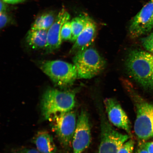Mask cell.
Returning <instances> with one entry per match:
<instances>
[{
  "instance_id": "cell-1",
  "label": "cell",
  "mask_w": 153,
  "mask_h": 153,
  "mask_svg": "<svg viewBox=\"0 0 153 153\" xmlns=\"http://www.w3.org/2000/svg\"><path fill=\"white\" fill-rule=\"evenodd\" d=\"M126 66L130 76L146 89L153 90V55L134 50L128 55Z\"/></svg>"
},
{
  "instance_id": "cell-2",
  "label": "cell",
  "mask_w": 153,
  "mask_h": 153,
  "mask_svg": "<svg viewBox=\"0 0 153 153\" xmlns=\"http://www.w3.org/2000/svg\"><path fill=\"white\" fill-rule=\"evenodd\" d=\"M76 93L48 89L42 97L41 110L44 119L50 121L55 117L71 111L75 105Z\"/></svg>"
},
{
  "instance_id": "cell-3",
  "label": "cell",
  "mask_w": 153,
  "mask_h": 153,
  "mask_svg": "<svg viewBox=\"0 0 153 153\" xmlns=\"http://www.w3.org/2000/svg\"><path fill=\"white\" fill-rule=\"evenodd\" d=\"M78 77L91 79L104 70L106 62L96 50L91 47L76 53L73 58Z\"/></svg>"
},
{
  "instance_id": "cell-4",
  "label": "cell",
  "mask_w": 153,
  "mask_h": 153,
  "mask_svg": "<svg viewBox=\"0 0 153 153\" xmlns=\"http://www.w3.org/2000/svg\"><path fill=\"white\" fill-rule=\"evenodd\" d=\"M40 68L55 85L59 87L71 85L78 77L74 65L64 61H45L40 64Z\"/></svg>"
},
{
  "instance_id": "cell-5",
  "label": "cell",
  "mask_w": 153,
  "mask_h": 153,
  "mask_svg": "<svg viewBox=\"0 0 153 153\" xmlns=\"http://www.w3.org/2000/svg\"><path fill=\"white\" fill-rule=\"evenodd\" d=\"M130 92L136 107L134 126L135 134L141 140H147L153 137V105L143 100L133 91Z\"/></svg>"
},
{
  "instance_id": "cell-6",
  "label": "cell",
  "mask_w": 153,
  "mask_h": 153,
  "mask_svg": "<svg viewBox=\"0 0 153 153\" xmlns=\"http://www.w3.org/2000/svg\"><path fill=\"white\" fill-rule=\"evenodd\" d=\"M106 117L101 118V141L97 153H117L124 143L130 138L128 134L119 132Z\"/></svg>"
},
{
  "instance_id": "cell-7",
  "label": "cell",
  "mask_w": 153,
  "mask_h": 153,
  "mask_svg": "<svg viewBox=\"0 0 153 153\" xmlns=\"http://www.w3.org/2000/svg\"><path fill=\"white\" fill-rule=\"evenodd\" d=\"M52 129L62 146L68 147L72 142L77 120L73 111L55 117L50 121Z\"/></svg>"
},
{
  "instance_id": "cell-8",
  "label": "cell",
  "mask_w": 153,
  "mask_h": 153,
  "mask_svg": "<svg viewBox=\"0 0 153 153\" xmlns=\"http://www.w3.org/2000/svg\"><path fill=\"white\" fill-rule=\"evenodd\" d=\"M89 122L87 112L82 110L77 120L72 141L74 153H82L90 144L91 134Z\"/></svg>"
},
{
  "instance_id": "cell-9",
  "label": "cell",
  "mask_w": 153,
  "mask_h": 153,
  "mask_svg": "<svg viewBox=\"0 0 153 153\" xmlns=\"http://www.w3.org/2000/svg\"><path fill=\"white\" fill-rule=\"evenodd\" d=\"M108 120L116 127L131 133V125L128 117L121 105L115 99L107 98L104 101Z\"/></svg>"
},
{
  "instance_id": "cell-10",
  "label": "cell",
  "mask_w": 153,
  "mask_h": 153,
  "mask_svg": "<svg viewBox=\"0 0 153 153\" xmlns=\"http://www.w3.org/2000/svg\"><path fill=\"white\" fill-rule=\"evenodd\" d=\"M70 18V14L64 8L57 14L55 22L48 30L47 44L45 48L47 53L52 52L60 47L62 41L61 37L62 27Z\"/></svg>"
},
{
  "instance_id": "cell-11",
  "label": "cell",
  "mask_w": 153,
  "mask_h": 153,
  "mask_svg": "<svg viewBox=\"0 0 153 153\" xmlns=\"http://www.w3.org/2000/svg\"><path fill=\"white\" fill-rule=\"evenodd\" d=\"M153 14V0L144 6L132 19L129 28L130 37L137 38L143 35V31Z\"/></svg>"
},
{
  "instance_id": "cell-12",
  "label": "cell",
  "mask_w": 153,
  "mask_h": 153,
  "mask_svg": "<svg viewBox=\"0 0 153 153\" xmlns=\"http://www.w3.org/2000/svg\"><path fill=\"white\" fill-rule=\"evenodd\" d=\"M97 26L91 19L87 26L78 36L72 48L71 53H75L90 47L94 41L97 34Z\"/></svg>"
},
{
  "instance_id": "cell-13",
  "label": "cell",
  "mask_w": 153,
  "mask_h": 153,
  "mask_svg": "<svg viewBox=\"0 0 153 153\" xmlns=\"http://www.w3.org/2000/svg\"><path fill=\"white\" fill-rule=\"evenodd\" d=\"M33 142L41 153H56L57 148L53 137L45 131H38Z\"/></svg>"
},
{
  "instance_id": "cell-14",
  "label": "cell",
  "mask_w": 153,
  "mask_h": 153,
  "mask_svg": "<svg viewBox=\"0 0 153 153\" xmlns=\"http://www.w3.org/2000/svg\"><path fill=\"white\" fill-rule=\"evenodd\" d=\"M47 33L48 30L30 29L26 35V42L34 49L45 48L47 44Z\"/></svg>"
},
{
  "instance_id": "cell-15",
  "label": "cell",
  "mask_w": 153,
  "mask_h": 153,
  "mask_svg": "<svg viewBox=\"0 0 153 153\" xmlns=\"http://www.w3.org/2000/svg\"><path fill=\"white\" fill-rule=\"evenodd\" d=\"M57 15L53 11L46 12L39 15L32 24L31 30H48L55 22Z\"/></svg>"
},
{
  "instance_id": "cell-16",
  "label": "cell",
  "mask_w": 153,
  "mask_h": 153,
  "mask_svg": "<svg viewBox=\"0 0 153 153\" xmlns=\"http://www.w3.org/2000/svg\"><path fill=\"white\" fill-rule=\"evenodd\" d=\"M91 18L88 15L82 14L75 17L71 21L72 34L70 41L75 42L85 28Z\"/></svg>"
},
{
  "instance_id": "cell-17",
  "label": "cell",
  "mask_w": 153,
  "mask_h": 153,
  "mask_svg": "<svg viewBox=\"0 0 153 153\" xmlns=\"http://www.w3.org/2000/svg\"><path fill=\"white\" fill-rule=\"evenodd\" d=\"M72 34L71 22L69 21L65 23L61 30V37L62 41L70 40Z\"/></svg>"
},
{
  "instance_id": "cell-18",
  "label": "cell",
  "mask_w": 153,
  "mask_h": 153,
  "mask_svg": "<svg viewBox=\"0 0 153 153\" xmlns=\"http://www.w3.org/2000/svg\"><path fill=\"white\" fill-rule=\"evenodd\" d=\"M143 47L153 55V31L146 37L141 39Z\"/></svg>"
},
{
  "instance_id": "cell-19",
  "label": "cell",
  "mask_w": 153,
  "mask_h": 153,
  "mask_svg": "<svg viewBox=\"0 0 153 153\" xmlns=\"http://www.w3.org/2000/svg\"><path fill=\"white\" fill-rule=\"evenodd\" d=\"M134 145L133 140L129 139L124 143L117 153H133Z\"/></svg>"
},
{
  "instance_id": "cell-20",
  "label": "cell",
  "mask_w": 153,
  "mask_h": 153,
  "mask_svg": "<svg viewBox=\"0 0 153 153\" xmlns=\"http://www.w3.org/2000/svg\"><path fill=\"white\" fill-rule=\"evenodd\" d=\"M11 20V17L7 13H0V27L1 29L4 28Z\"/></svg>"
},
{
  "instance_id": "cell-21",
  "label": "cell",
  "mask_w": 153,
  "mask_h": 153,
  "mask_svg": "<svg viewBox=\"0 0 153 153\" xmlns=\"http://www.w3.org/2000/svg\"><path fill=\"white\" fill-rule=\"evenodd\" d=\"M12 153H41L35 149L27 148H17L13 149Z\"/></svg>"
},
{
  "instance_id": "cell-22",
  "label": "cell",
  "mask_w": 153,
  "mask_h": 153,
  "mask_svg": "<svg viewBox=\"0 0 153 153\" xmlns=\"http://www.w3.org/2000/svg\"><path fill=\"white\" fill-rule=\"evenodd\" d=\"M153 28V14L150 21L145 27L143 31V34L148 33Z\"/></svg>"
},
{
  "instance_id": "cell-23",
  "label": "cell",
  "mask_w": 153,
  "mask_h": 153,
  "mask_svg": "<svg viewBox=\"0 0 153 153\" xmlns=\"http://www.w3.org/2000/svg\"><path fill=\"white\" fill-rule=\"evenodd\" d=\"M143 145L149 153H153V141L145 143Z\"/></svg>"
},
{
  "instance_id": "cell-24",
  "label": "cell",
  "mask_w": 153,
  "mask_h": 153,
  "mask_svg": "<svg viewBox=\"0 0 153 153\" xmlns=\"http://www.w3.org/2000/svg\"><path fill=\"white\" fill-rule=\"evenodd\" d=\"M7 6L6 3L4 2L2 0H1V10L0 13H7Z\"/></svg>"
},
{
  "instance_id": "cell-25",
  "label": "cell",
  "mask_w": 153,
  "mask_h": 153,
  "mask_svg": "<svg viewBox=\"0 0 153 153\" xmlns=\"http://www.w3.org/2000/svg\"><path fill=\"white\" fill-rule=\"evenodd\" d=\"M2 1L6 3L14 4L22 2L24 0H2Z\"/></svg>"
},
{
  "instance_id": "cell-26",
  "label": "cell",
  "mask_w": 153,
  "mask_h": 153,
  "mask_svg": "<svg viewBox=\"0 0 153 153\" xmlns=\"http://www.w3.org/2000/svg\"><path fill=\"white\" fill-rule=\"evenodd\" d=\"M135 153H149L148 151H147L146 149L143 145L142 144L140 147L137 149L136 152Z\"/></svg>"
}]
</instances>
